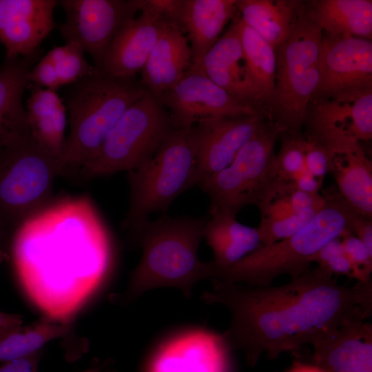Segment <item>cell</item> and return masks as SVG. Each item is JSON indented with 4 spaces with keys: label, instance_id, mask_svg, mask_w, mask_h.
<instances>
[{
    "label": "cell",
    "instance_id": "obj_43",
    "mask_svg": "<svg viewBox=\"0 0 372 372\" xmlns=\"http://www.w3.org/2000/svg\"><path fill=\"white\" fill-rule=\"evenodd\" d=\"M12 235L0 224V249L10 250Z\"/></svg>",
    "mask_w": 372,
    "mask_h": 372
},
{
    "label": "cell",
    "instance_id": "obj_39",
    "mask_svg": "<svg viewBox=\"0 0 372 372\" xmlns=\"http://www.w3.org/2000/svg\"><path fill=\"white\" fill-rule=\"evenodd\" d=\"M344 254L343 246L340 238L334 239L324 245L311 258V262L322 266L331 258Z\"/></svg>",
    "mask_w": 372,
    "mask_h": 372
},
{
    "label": "cell",
    "instance_id": "obj_46",
    "mask_svg": "<svg viewBox=\"0 0 372 372\" xmlns=\"http://www.w3.org/2000/svg\"><path fill=\"white\" fill-rule=\"evenodd\" d=\"M104 372H116V371H114V370L105 369V370L104 371Z\"/></svg>",
    "mask_w": 372,
    "mask_h": 372
},
{
    "label": "cell",
    "instance_id": "obj_31",
    "mask_svg": "<svg viewBox=\"0 0 372 372\" xmlns=\"http://www.w3.org/2000/svg\"><path fill=\"white\" fill-rule=\"evenodd\" d=\"M46 55L55 67L61 86L73 83L97 72L85 59L84 50L75 43L55 47Z\"/></svg>",
    "mask_w": 372,
    "mask_h": 372
},
{
    "label": "cell",
    "instance_id": "obj_7",
    "mask_svg": "<svg viewBox=\"0 0 372 372\" xmlns=\"http://www.w3.org/2000/svg\"><path fill=\"white\" fill-rule=\"evenodd\" d=\"M130 205L122 224L130 231L155 212H164L184 192L198 185L194 126L174 129L154 153L127 172Z\"/></svg>",
    "mask_w": 372,
    "mask_h": 372
},
{
    "label": "cell",
    "instance_id": "obj_16",
    "mask_svg": "<svg viewBox=\"0 0 372 372\" xmlns=\"http://www.w3.org/2000/svg\"><path fill=\"white\" fill-rule=\"evenodd\" d=\"M169 21L149 0H141L139 14L127 20L117 32L98 72L115 79H134Z\"/></svg>",
    "mask_w": 372,
    "mask_h": 372
},
{
    "label": "cell",
    "instance_id": "obj_13",
    "mask_svg": "<svg viewBox=\"0 0 372 372\" xmlns=\"http://www.w3.org/2000/svg\"><path fill=\"white\" fill-rule=\"evenodd\" d=\"M158 99L169 109L176 128H189L212 117H240L262 113L213 82L203 68H189L180 81Z\"/></svg>",
    "mask_w": 372,
    "mask_h": 372
},
{
    "label": "cell",
    "instance_id": "obj_27",
    "mask_svg": "<svg viewBox=\"0 0 372 372\" xmlns=\"http://www.w3.org/2000/svg\"><path fill=\"white\" fill-rule=\"evenodd\" d=\"M305 3L311 17L327 34L371 39V0H317Z\"/></svg>",
    "mask_w": 372,
    "mask_h": 372
},
{
    "label": "cell",
    "instance_id": "obj_38",
    "mask_svg": "<svg viewBox=\"0 0 372 372\" xmlns=\"http://www.w3.org/2000/svg\"><path fill=\"white\" fill-rule=\"evenodd\" d=\"M350 230L372 254V219L354 212L350 223Z\"/></svg>",
    "mask_w": 372,
    "mask_h": 372
},
{
    "label": "cell",
    "instance_id": "obj_30",
    "mask_svg": "<svg viewBox=\"0 0 372 372\" xmlns=\"http://www.w3.org/2000/svg\"><path fill=\"white\" fill-rule=\"evenodd\" d=\"M70 329L71 323L45 317L33 324L14 328L0 337V363L40 351L49 342L66 335Z\"/></svg>",
    "mask_w": 372,
    "mask_h": 372
},
{
    "label": "cell",
    "instance_id": "obj_25",
    "mask_svg": "<svg viewBox=\"0 0 372 372\" xmlns=\"http://www.w3.org/2000/svg\"><path fill=\"white\" fill-rule=\"evenodd\" d=\"M25 110L31 136L61 158L67 125V110L56 91L30 84Z\"/></svg>",
    "mask_w": 372,
    "mask_h": 372
},
{
    "label": "cell",
    "instance_id": "obj_14",
    "mask_svg": "<svg viewBox=\"0 0 372 372\" xmlns=\"http://www.w3.org/2000/svg\"><path fill=\"white\" fill-rule=\"evenodd\" d=\"M231 352L222 334L189 329L161 343L145 372H231Z\"/></svg>",
    "mask_w": 372,
    "mask_h": 372
},
{
    "label": "cell",
    "instance_id": "obj_15",
    "mask_svg": "<svg viewBox=\"0 0 372 372\" xmlns=\"http://www.w3.org/2000/svg\"><path fill=\"white\" fill-rule=\"evenodd\" d=\"M319 64L320 83L314 96L372 88L371 40L323 32Z\"/></svg>",
    "mask_w": 372,
    "mask_h": 372
},
{
    "label": "cell",
    "instance_id": "obj_35",
    "mask_svg": "<svg viewBox=\"0 0 372 372\" xmlns=\"http://www.w3.org/2000/svg\"><path fill=\"white\" fill-rule=\"evenodd\" d=\"M345 254L353 264L366 276L371 277L372 254L364 245L351 231L347 230L340 238Z\"/></svg>",
    "mask_w": 372,
    "mask_h": 372
},
{
    "label": "cell",
    "instance_id": "obj_9",
    "mask_svg": "<svg viewBox=\"0 0 372 372\" xmlns=\"http://www.w3.org/2000/svg\"><path fill=\"white\" fill-rule=\"evenodd\" d=\"M175 128L165 107L147 91L124 112L81 172L88 178L128 172L147 161Z\"/></svg>",
    "mask_w": 372,
    "mask_h": 372
},
{
    "label": "cell",
    "instance_id": "obj_1",
    "mask_svg": "<svg viewBox=\"0 0 372 372\" xmlns=\"http://www.w3.org/2000/svg\"><path fill=\"white\" fill-rule=\"evenodd\" d=\"M201 299L231 313L222 333L231 351L240 350L254 366L266 353L270 359L312 344L339 327L372 314V281L342 285L320 266L280 286L249 287L212 280Z\"/></svg>",
    "mask_w": 372,
    "mask_h": 372
},
{
    "label": "cell",
    "instance_id": "obj_45",
    "mask_svg": "<svg viewBox=\"0 0 372 372\" xmlns=\"http://www.w3.org/2000/svg\"><path fill=\"white\" fill-rule=\"evenodd\" d=\"M8 260H10L9 251L4 249H0V265Z\"/></svg>",
    "mask_w": 372,
    "mask_h": 372
},
{
    "label": "cell",
    "instance_id": "obj_19",
    "mask_svg": "<svg viewBox=\"0 0 372 372\" xmlns=\"http://www.w3.org/2000/svg\"><path fill=\"white\" fill-rule=\"evenodd\" d=\"M238 17L234 19L225 33L205 55L202 68L207 76L218 86L264 113L243 53Z\"/></svg>",
    "mask_w": 372,
    "mask_h": 372
},
{
    "label": "cell",
    "instance_id": "obj_36",
    "mask_svg": "<svg viewBox=\"0 0 372 372\" xmlns=\"http://www.w3.org/2000/svg\"><path fill=\"white\" fill-rule=\"evenodd\" d=\"M28 81L30 84L54 91L61 87L55 67L46 54L30 70Z\"/></svg>",
    "mask_w": 372,
    "mask_h": 372
},
{
    "label": "cell",
    "instance_id": "obj_22",
    "mask_svg": "<svg viewBox=\"0 0 372 372\" xmlns=\"http://www.w3.org/2000/svg\"><path fill=\"white\" fill-rule=\"evenodd\" d=\"M236 0H180L177 23L187 34L189 68L202 69V61L238 12Z\"/></svg>",
    "mask_w": 372,
    "mask_h": 372
},
{
    "label": "cell",
    "instance_id": "obj_33",
    "mask_svg": "<svg viewBox=\"0 0 372 372\" xmlns=\"http://www.w3.org/2000/svg\"><path fill=\"white\" fill-rule=\"evenodd\" d=\"M280 149L275 156V169L279 179L293 181L305 167L304 138L282 134Z\"/></svg>",
    "mask_w": 372,
    "mask_h": 372
},
{
    "label": "cell",
    "instance_id": "obj_23",
    "mask_svg": "<svg viewBox=\"0 0 372 372\" xmlns=\"http://www.w3.org/2000/svg\"><path fill=\"white\" fill-rule=\"evenodd\" d=\"M191 60L187 37L178 23L169 21L141 71L140 83L158 99L180 81Z\"/></svg>",
    "mask_w": 372,
    "mask_h": 372
},
{
    "label": "cell",
    "instance_id": "obj_11",
    "mask_svg": "<svg viewBox=\"0 0 372 372\" xmlns=\"http://www.w3.org/2000/svg\"><path fill=\"white\" fill-rule=\"evenodd\" d=\"M65 21L56 26L65 43L78 44L98 71L121 26L140 11L141 0H60Z\"/></svg>",
    "mask_w": 372,
    "mask_h": 372
},
{
    "label": "cell",
    "instance_id": "obj_4",
    "mask_svg": "<svg viewBox=\"0 0 372 372\" xmlns=\"http://www.w3.org/2000/svg\"><path fill=\"white\" fill-rule=\"evenodd\" d=\"M325 202L316 215L296 234L261 245L238 262L223 267L211 261V280L267 287L282 275L295 278L309 268L312 256L347 230L354 211L335 189L323 194Z\"/></svg>",
    "mask_w": 372,
    "mask_h": 372
},
{
    "label": "cell",
    "instance_id": "obj_20",
    "mask_svg": "<svg viewBox=\"0 0 372 372\" xmlns=\"http://www.w3.org/2000/svg\"><path fill=\"white\" fill-rule=\"evenodd\" d=\"M329 156L338 192L351 209L372 218V162L360 141L342 138L323 145Z\"/></svg>",
    "mask_w": 372,
    "mask_h": 372
},
{
    "label": "cell",
    "instance_id": "obj_3",
    "mask_svg": "<svg viewBox=\"0 0 372 372\" xmlns=\"http://www.w3.org/2000/svg\"><path fill=\"white\" fill-rule=\"evenodd\" d=\"M206 218L162 216L147 219L131 232L142 249L124 302L135 300L151 289L174 287L189 298L194 285L210 279L211 262L201 261L198 249Z\"/></svg>",
    "mask_w": 372,
    "mask_h": 372
},
{
    "label": "cell",
    "instance_id": "obj_21",
    "mask_svg": "<svg viewBox=\"0 0 372 372\" xmlns=\"http://www.w3.org/2000/svg\"><path fill=\"white\" fill-rule=\"evenodd\" d=\"M311 345L323 372H372V326L364 320L343 324Z\"/></svg>",
    "mask_w": 372,
    "mask_h": 372
},
{
    "label": "cell",
    "instance_id": "obj_12",
    "mask_svg": "<svg viewBox=\"0 0 372 372\" xmlns=\"http://www.w3.org/2000/svg\"><path fill=\"white\" fill-rule=\"evenodd\" d=\"M304 125L307 126L306 138L322 145L347 137L359 141L371 140L372 88L314 96Z\"/></svg>",
    "mask_w": 372,
    "mask_h": 372
},
{
    "label": "cell",
    "instance_id": "obj_17",
    "mask_svg": "<svg viewBox=\"0 0 372 372\" xmlns=\"http://www.w3.org/2000/svg\"><path fill=\"white\" fill-rule=\"evenodd\" d=\"M268 121L263 113L240 117H212L194 126L198 186L226 168L239 150Z\"/></svg>",
    "mask_w": 372,
    "mask_h": 372
},
{
    "label": "cell",
    "instance_id": "obj_37",
    "mask_svg": "<svg viewBox=\"0 0 372 372\" xmlns=\"http://www.w3.org/2000/svg\"><path fill=\"white\" fill-rule=\"evenodd\" d=\"M42 350L26 357L3 362L0 372H38Z\"/></svg>",
    "mask_w": 372,
    "mask_h": 372
},
{
    "label": "cell",
    "instance_id": "obj_26",
    "mask_svg": "<svg viewBox=\"0 0 372 372\" xmlns=\"http://www.w3.org/2000/svg\"><path fill=\"white\" fill-rule=\"evenodd\" d=\"M203 238L214 254V266L231 265L262 245L257 228L239 223L236 216L224 213L208 214Z\"/></svg>",
    "mask_w": 372,
    "mask_h": 372
},
{
    "label": "cell",
    "instance_id": "obj_44",
    "mask_svg": "<svg viewBox=\"0 0 372 372\" xmlns=\"http://www.w3.org/2000/svg\"><path fill=\"white\" fill-rule=\"evenodd\" d=\"M105 364L96 360L95 362L87 369L82 372H103Z\"/></svg>",
    "mask_w": 372,
    "mask_h": 372
},
{
    "label": "cell",
    "instance_id": "obj_34",
    "mask_svg": "<svg viewBox=\"0 0 372 372\" xmlns=\"http://www.w3.org/2000/svg\"><path fill=\"white\" fill-rule=\"evenodd\" d=\"M304 158L307 171L322 180L331 169V163L327 149L320 143L304 138Z\"/></svg>",
    "mask_w": 372,
    "mask_h": 372
},
{
    "label": "cell",
    "instance_id": "obj_28",
    "mask_svg": "<svg viewBox=\"0 0 372 372\" xmlns=\"http://www.w3.org/2000/svg\"><path fill=\"white\" fill-rule=\"evenodd\" d=\"M302 1L236 0L242 21L276 50L291 34Z\"/></svg>",
    "mask_w": 372,
    "mask_h": 372
},
{
    "label": "cell",
    "instance_id": "obj_5",
    "mask_svg": "<svg viewBox=\"0 0 372 372\" xmlns=\"http://www.w3.org/2000/svg\"><path fill=\"white\" fill-rule=\"evenodd\" d=\"M68 85L63 100L70 131L61 156L65 172L90 162L124 112L147 91L134 79L112 78L98 71Z\"/></svg>",
    "mask_w": 372,
    "mask_h": 372
},
{
    "label": "cell",
    "instance_id": "obj_8",
    "mask_svg": "<svg viewBox=\"0 0 372 372\" xmlns=\"http://www.w3.org/2000/svg\"><path fill=\"white\" fill-rule=\"evenodd\" d=\"M65 169L61 158L31 134L0 149V224L12 236L30 217L52 203L56 178Z\"/></svg>",
    "mask_w": 372,
    "mask_h": 372
},
{
    "label": "cell",
    "instance_id": "obj_40",
    "mask_svg": "<svg viewBox=\"0 0 372 372\" xmlns=\"http://www.w3.org/2000/svg\"><path fill=\"white\" fill-rule=\"evenodd\" d=\"M322 181L305 169L294 179L293 183L296 187L301 191L308 193H318Z\"/></svg>",
    "mask_w": 372,
    "mask_h": 372
},
{
    "label": "cell",
    "instance_id": "obj_6",
    "mask_svg": "<svg viewBox=\"0 0 372 372\" xmlns=\"http://www.w3.org/2000/svg\"><path fill=\"white\" fill-rule=\"evenodd\" d=\"M322 37L302 3L291 34L276 50L275 91L265 114L280 135L302 136L306 112L320 83Z\"/></svg>",
    "mask_w": 372,
    "mask_h": 372
},
{
    "label": "cell",
    "instance_id": "obj_41",
    "mask_svg": "<svg viewBox=\"0 0 372 372\" xmlns=\"http://www.w3.org/2000/svg\"><path fill=\"white\" fill-rule=\"evenodd\" d=\"M21 316L0 311V337L6 333L22 324Z\"/></svg>",
    "mask_w": 372,
    "mask_h": 372
},
{
    "label": "cell",
    "instance_id": "obj_29",
    "mask_svg": "<svg viewBox=\"0 0 372 372\" xmlns=\"http://www.w3.org/2000/svg\"><path fill=\"white\" fill-rule=\"evenodd\" d=\"M238 23L245 58L265 114L275 91L276 50L247 25L240 16Z\"/></svg>",
    "mask_w": 372,
    "mask_h": 372
},
{
    "label": "cell",
    "instance_id": "obj_10",
    "mask_svg": "<svg viewBox=\"0 0 372 372\" xmlns=\"http://www.w3.org/2000/svg\"><path fill=\"white\" fill-rule=\"evenodd\" d=\"M279 136L278 129L268 120L226 168L200 184L209 198V214L236 216L242 208L256 206L265 197L278 178L274 147Z\"/></svg>",
    "mask_w": 372,
    "mask_h": 372
},
{
    "label": "cell",
    "instance_id": "obj_24",
    "mask_svg": "<svg viewBox=\"0 0 372 372\" xmlns=\"http://www.w3.org/2000/svg\"><path fill=\"white\" fill-rule=\"evenodd\" d=\"M39 54L6 59L0 66V149L31 134L23 98Z\"/></svg>",
    "mask_w": 372,
    "mask_h": 372
},
{
    "label": "cell",
    "instance_id": "obj_18",
    "mask_svg": "<svg viewBox=\"0 0 372 372\" xmlns=\"http://www.w3.org/2000/svg\"><path fill=\"white\" fill-rule=\"evenodd\" d=\"M57 0H0V41L6 59L30 56L56 25Z\"/></svg>",
    "mask_w": 372,
    "mask_h": 372
},
{
    "label": "cell",
    "instance_id": "obj_32",
    "mask_svg": "<svg viewBox=\"0 0 372 372\" xmlns=\"http://www.w3.org/2000/svg\"><path fill=\"white\" fill-rule=\"evenodd\" d=\"M322 207L309 208L281 219L261 218L260 224L257 228L261 244L269 245L296 234Z\"/></svg>",
    "mask_w": 372,
    "mask_h": 372
},
{
    "label": "cell",
    "instance_id": "obj_42",
    "mask_svg": "<svg viewBox=\"0 0 372 372\" xmlns=\"http://www.w3.org/2000/svg\"><path fill=\"white\" fill-rule=\"evenodd\" d=\"M288 372H323L320 369L314 365H309L302 363H296Z\"/></svg>",
    "mask_w": 372,
    "mask_h": 372
},
{
    "label": "cell",
    "instance_id": "obj_2",
    "mask_svg": "<svg viewBox=\"0 0 372 372\" xmlns=\"http://www.w3.org/2000/svg\"><path fill=\"white\" fill-rule=\"evenodd\" d=\"M113 243L91 199L52 202L12 234L10 259L29 300L47 318L71 323L107 279Z\"/></svg>",
    "mask_w": 372,
    "mask_h": 372
}]
</instances>
